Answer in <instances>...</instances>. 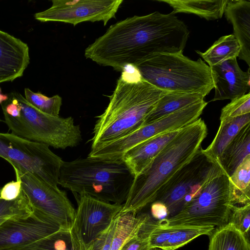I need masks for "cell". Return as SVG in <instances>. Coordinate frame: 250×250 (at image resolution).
I'll use <instances>...</instances> for the list:
<instances>
[{
    "instance_id": "cell-8",
    "label": "cell",
    "mask_w": 250,
    "mask_h": 250,
    "mask_svg": "<svg viewBox=\"0 0 250 250\" xmlns=\"http://www.w3.org/2000/svg\"><path fill=\"white\" fill-rule=\"evenodd\" d=\"M0 157L12 166L29 172L55 188H58L63 162L49 146L12 133L0 132Z\"/></svg>"
},
{
    "instance_id": "cell-22",
    "label": "cell",
    "mask_w": 250,
    "mask_h": 250,
    "mask_svg": "<svg viewBox=\"0 0 250 250\" xmlns=\"http://www.w3.org/2000/svg\"><path fill=\"white\" fill-rule=\"evenodd\" d=\"M204 97L197 93L167 92L160 98L147 115L144 125L202 101Z\"/></svg>"
},
{
    "instance_id": "cell-26",
    "label": "cell",
    "mask_w": 250,
    "mask_h": 250,
    "mask_svg": "<svg viewBox=\"0 0 250 250\" xmlns=\"http://www.w3.org/2000/svg\"><path fill=\"white\" fill-rule=\"evenodd\" d=\"M241 51L239 42L233 34L220 38L205 52L196 50L209 67L226 61L236 59Z\"/></svg>"
},
{
    "instance_id": "cell-24",
    "label": "cell",
    "mask_w": 250,
    "mask_h": 250,
    "mask_svg": "<svg viewBox=\"0 0 250 250\" xmlns=\"http://www.w3.org/2000/svg\"><path fill=\"white\" fill-rule=\"evenodd\" d=\"M208 250H250V240L233 224L227 223L209 235Z\"/></svg>"
},
{
    "instance_id": "cell-17",
    "label": "cell",
    "mask_w": 250,
    "mask_h": 250,
    "mask_svg": "<svg viewBox=\"0 0 250 250\" xmlns=\"http://www.w3.org/2000/svg\"><path fill=\"white\" fill-rule=\"evenodd\" d=\"M181 129L167 132L149 139L124 154L122 160L134 178L144 171L155 157L178 135Z\"/></svg>"
},
{
    "instance_id": "cell-4",
    "label": "cell",
    "mask_w": 250,
    "mask_h": 250,
    "mask_svg": "<svg viewBox=\"0 0 250 250\" xmlns=\"http://www.w3.org/2000/svg\"><path fill=\"white\" fill-rule=\"evenodd\" d=\"M134 176L122 161L87 157L63 161L59 185L73 194L84 193L100 200L123 204Z\"/></svg>"
},
{
    "instance_id": "cell-38",
    "label": "cell",
    "mask_w": 250,
    "mask_h": 250,
    "mask_svg": "<svg viewBox=\"0 0 250 250\" xmlns=\"http://www.w3.org/2000/svg\"><path fill=\"white\" fill-rule=\"evenodd\" d=\"M150 250H162L158 249V248H152Z\"/></svg>"
},
{
    "instance_id": "cell-39",
    "label": "cell",
    "mask_w": 250,
    "mask_h": 250,
    "mask_svg": "<svg viewBox=\"0 0 250 250\" xmlns=\"http://www.w3.org/2000/svg\"><path fill=\"white\" fill-rule=\"evenodd\" d=\"M3 121L0 118V122H2Z\"/></svg>"
},
{
    "instance_id": "cell-21",
    "label": "cell",
    "mask_w": 250,
    "mask_h": 250,
    "mask_svg": "<svg viewBox=\"0 0 250 250\" xmlns=\"http://www.w3.org/2000/svg\"><path fill=\"white\" fill-rule=\"evenodd\" d=\"M250 153V123L244 126L222 152L218 165L230 177Z\"/></svg>"
},
{
    "instance_id": "cell-23",
    "label": "cell",
    "mask_w": 250,
    "mask_h": 250,
    "mask_svg": "<svg viewBox=\"0 0 250 250\" xmlns=\"http://www.w3.org/2000/svg\"><path fill=\"white\" fill-rule=\"evenodd\" d=\"M146 213L120 212L116 218L111 250H119L128 240L138 235L148 219Z\"/></svg>"
},
{
    "instance_id": "cell-35",
    "label": "cell",
    "mask_w": 250,
    "mask_h": 250,
    "mask_svg": "<svg viewBox=\"0 0 250 250\" xmlns=\"http://www.w3.org/2000/svg\"><path fill=\"white\" fill-rule=\"evenodd\" d=\"M147 237L142 233L126 242L119 250H150Z\"/></svg>"
},
{
    "instance_id": "cell-10",
    "label": "cell",
    "mask_w": 250,
    "mask_h": 250,
    "mask_svg": "<svg viewBox=\"0 0 250 250\" xmlns=\"http://www.w3.org/2000/svg\"><path fill=\"white\" fill-rule=\"evenodd\" d=\"M208 103H196L150 123L116 140L98 146L96 157L108 161H121L124 154L139 144L156 136L180 130L199 118Z\"/></svg>"
},
{
    "instance_id": "cell-19",
    "label": "cell",
    "mask_w": 250,
    "mask_h": 250,
    "mask_svg": "<svg viewBox=\"0 0 250 250\" xmlns=\"http://www.w3.org/2000/svg\"><path fill=\"white\" fill-rule=\"evenodd\" d=\"M250 123V113L220 122L217 132L211 143L205 149L204 153L215 164L222 152L240 130Z\"/></svg>"
},
{
    "instance_id": "cell-37",
    "label": "cell",
    "mask_w": 250,
    "mask_h": 250,
    "mask_svg": "<svg viewBox=\"0 0 250 250\" xmlns=\"http://www.w3.org/2000/svg\"><path fill=\"white\" fill-rule=\"evenodd\" d=\"M8 98V95L3 94L1 93V88H0V104L7 100Z\"/></svg>"
},
{
    "instance_id": "cell-5",
    "label": "cell",
    "mask_w": 250,
    "mask_h": 250,
    "mask_svg": "<svg viewBox=\"0 0 250 250\" xmlns=\"http://www.w3.org/2000/svg\"><path fill=\"white\" fill-rule=\"evenodd\" d=\"M136 67L145 81L163 91L205 97L214 88L209 66L201 59L193 61L183 52L155 54Z\"/></svg>"
},
{
    "instance_id": "cell-25",
    "label": "cell",
    "mask_w": 250,
    "mask_h": 250,
    "mask_svg": "<svg viewBox=\"0 0 250 250\" xmlns=\"http://www.w3.org/2000/svg\"><path fill=\"white\" fill-rule=\"evenodd\" d=\"M231 204L242 206L250 203V154L229 177Z\"/></svg>"
},
{
    "instance_id": "cell-14",
    "label": "cell",
    "mask_w": 250,
    "mask_h": 250,
    "mask_svg": "<svg viewBox=\"0 0 250 250\" xmlns=\"http://www.w3.org/2000/svg\"><path fill=\"white\" fill-rule=\"evenodd\" d=\"M60 229L54 221L33 209L28 215L9 219L0 225V250L29 244Z\"/></svg>"
},
{
    "instance_id": "cell-28",
    "label": "cell",
    "mask_w": 250,
    "mask_h": 250,
    "mask_svg": "<svg viewBox=\"0 0 250 250\" xmlns=\"http://www.w3.org/2000/svg\"><path fill=\"white\" fill-rule=\"evenodd\" d=\"M170 236L162 250H176L202 235H210L214 227L172 226Z\"/></svg>"
},
{
    "instance_id": "cell-1",
    "label": "cell",
    "mask_w": 250,
    "mask_h": 250,
    "mask_svg": "<svg viewBox=\"0 0 250 250\" xmlns=\"http://www.w3.org/2000/svg\"><path fill=\"white\" fill-rule=\"evenodd\" d=\"M184 32L178 18L155 11L134 16L111 25L85 49L84 56L103 66L122 71L150 56L176 53L183 47Z\"/></svg>"
},
{
    "instance_id": "cell-36",
    "label": "cell",
    "mask_w": 250,
    "mask_h": 250,
    "mask_svg": "<svg viewBox=\"0 0 250 250\" xmlns=\"http://www.w3.org/2000/svg\"><path fill=\"white\" fill-rule=\"evenodd\" d=\"M150 211L152 216L157 221L168 217L167 208L160 202L155 201L151 204Z\"/></svg>"
},
{
    "instance_id": "cell-13",
    "label": "cell",
    "mask_w": 250,
    "mask_h": 250,
    "mask_svg": "<svg viewBox=\"0 0 250 250\" xmlns=\"http://www.w3.org/2000/svg\"><path fill=\"white\" fill-rule=\"evenodd\" d=\"M123 0H52V5L36 13L41 22L59 21L74 26L84 21H102L105 26L115 15Z\"/></svg>"
},
{
    "instance_id": "cell-7",
    "label": "cell",
    "mask_w": 250,
    "mask_h": 250,
    "mask_svg": "<svg viewBox=\"0 0 250 250\" xmlns=\"http://www.w3.org/2000/svg\"><path fill=\"white\" fill-rule=\"evenodd\" d=\"M229 176L222 171L174 215L156 221L165 227H221L228 223L232 206Z\"/></svg>"
},
{
    "instance_id": "cell-6",
    "label": "cell",
    "mask_w": 250,
    "mask_h": 250,
    "mask_svg": "<svg viewBox=\"0 0 250 250\" xmlns=\"http://www.w3.org/2000/svg\"><path fill=\"white\" fill-rule=\"evenodd\" d=\"M10 94L20 107L18 117L3 112L4 122L12 133L62 149L76 146L82 141L80 127L75 125L72 117L64 118L46 114L29 104L21 93L12 92Z\"/></svg>"
},
{
    "instance_id": "cell-20",
    "label": "cell",
    "mask_w": 250,
    "mask_h": 250,
    "mask_svg": "<svg viewBox=\"0 0 250 250\" xmlns=\"http://www.w3.org/2000/svg\"><path fill=\"white\" fill-rule=\"evenodd\" d=\"M166 2L172 8V14L187 13L196 15L207 20L222 18L228 0H156Z\"/></svg>"
},
{
    "instance_id": "cell-18",
    "label": "cell",
    "mask_w": 250,
    "mask_h": 250,
    "mask_svg": "<svg viewBox=\"0 0 250 250\" xmlns=\"http://www.w3.org/2000/svg\"><path fill=\"white\" fill-rule=\"evenodd\" d=\"M232 24L233 35L241 47L238 58L250 66V1L228 0L224 13Z\"/></svg>"
},
{
    "instance_id": "cell-30",
    "label": "cell",
    "mask_w": 250,
    "mask_h": 250,
    "mask_svg": "<svg viewBox=\"0 0 250 250\" xmlns=\"http://www.w3.org/2000/svg\"><path fill=\"white\" fill-rule=\"evenodd\" d=\"M33 211L29 200L22 190L19 196L13 200H5L0 198V225L9 219L27 215Z\"/></svg>"
},
{
    "instance_id": "cell-29",
    "label": "cell",
    "mask_w": 250,
    "mask_h": 250,
    "mask_svg": "<svg viewBox=\"0 0 250 250\" xmlns=\"http://www.w3.org/2000/svg\"><path fill=\"white\" fill-rule=\"evenodd\" d=\"M24 98L39 111L46 114L59 117L62 98L58 95L48 97L41 92H34L28 88L24 89Z\"/></svg>"
},
{
    "instance_id": "cell-27",
    "label": "cell",
    "mask_w": 250,
    "mask_h": 250,
    "mask_svg": "<svg viewBox=\"0 0 250 250\" xmlns=\"http://www.w3.org/2000/svg\"><path fill=\"white\" fill-rule=\"evenodd\" d=\"M4 250H75L70 230L58 231L29 244Z\"/></svg>"
},
{
    "instance_id": "cell-33",
    "label": "cell",
    "mask_w": 250,
    "mask_h": 250,
    "mask_svg": "<svg viewBox=\"0 0 250 250\" xmlns=\"http://www.w3.org/2000/svg\"><path fill=\"white\" fill-rule=\"evenodd\" d=\"M116 218L110 226L90 245L80 250H111Z\"/></svg>"
},
{
    "instance_id": "cell-16",
    "label": "cell",
    "mask_w": 250,
    "mask_h": 250,
    "mask_svg": "<svg viewBox=\"0 0 250 250\" xmlns=\"http://www.w3.org/2000/svg\"><path fill=\"white\" fill-rule=\"evenodd\" d=\"M29 62L28 45L0 30V83L21 77Z\"/></svg>"
},
{
    "instance_id": "cell-3",
    "label": "cell",
    "mask_w": 250,
    "mask_h": 250,
    "mask_svg": "<svg viewBox=\"0 0 250 250\" xmlns=\"http://www.w3.org/2000/svg\"><path fill=\"white\" fill-rule=\"evenodd\" d=\"M208 129L201 118L182 128L138 176L134 178L121 213H138L154 202L161 189L196 155Z\"/></svg>"
},
{
    "instance_id": "cell-15",
    "label": "cell",
    "mask_w": 250,
    "mask_h": 250,
    "mask_svg": "<svg viewBox=\"0 0 250 250\" xmlns=\"http://www.w3.org/2000/svg\"><path fill=\"white\" fill-rule=\"evenodd\" d=\"M215 93L211 101L233 100L246 94L250 88V73L240 68L236 59L209 67Z\"/></svg>"
},
{
    "instance_id": "cell-11",
    "label": "cell",
    "mask_w": 250,
    "mask_h": 250,
    "mask_svg": "<svg viewBox=\"0 0 250 250\" xmlns=\"http://www.w3.org/2000/svg\"><path fill=\"white\" fill-rule=\"evenodd\" d=\"M12 167L32 208L54 221L61 229L70 230L76 210L66 192L20 167Z\"/></svg>"
},
{
    "instance_id": "cell-2",
    "label": "cell",
    "mask_w": 250,
    "mask_h": 250,
    "mask_svg": "<svg viewBox=\"0 0 250 250\" xmlns=\"http://www.w3.org/2000/svg\"><path fill=\"white\" fill-rule=\"evenodd\" d=\"M167 92L145 81L136 66L125 67L109 96L107 107L96 117L91 148L116 140L143 126L147 115Z\"/></svg>"
},
{
    "instance_id": "cell-12",
    "label": "cell",
    "mask_w": 250,
    "mask_h": 250,
    "mask_svg": "<svg viewBox=\"0 0 250 250\" xmlns=\"http://www.w3.org/2000/svg\"><path fill=\"white\" fill-rule=\"evenodd\" d=\"M78 204L70 230L75 250L90 245L111 224L123 204L105 202L84 193L74 194Z\"/></svg>"
},
{
    "instance_id": "cell-32",
    "label": "cell",
    "mask_w": 250,
    "mask_h": 250,
    "mask_svg": "<svg viewBox=\"0 0 250 250\" xmlns=\"http://www.w3.org/2000/svg\"><path fill=\"white\" fill-rule=\"evenodd\" d=\"M250 113V93L231 100L221 110L220 122Z\"/></svg>"
},
{
    "instance_id": "cell-34",
    "label": "cell",
    "mask_w": 250,
    "mask_h": 250,
    "mask_svg": "<svg viewBox=\"0 0 250 250\" xmlns=\"http://www.w3.org/2000/svg\"><path fill=\"white\" fill-rule=\"evenodd\" d=\"M16 181H12L0 188V198L5 200H13L17 198L21 191V181L16 175Z\"/></svg>"
},
{
    "instance_id": "cell-31",
    "label": "cell",
    "mask_w": 250,
    "mask_h": 250,
    "mask_svg": "<svg viewBox=\"0 0 250 250\" xmlns=\"http://www.w3.org/2000/svg\"><path fill=\"white\" fill-rule=\"evenodd\" d=\"M228 223L233 224L250 240V203L242 206L232 205Z\"/></svg>"
},
{
    "instance_id": "cell-9",
    "label": "cell",
    "mask_w": 250,
    "mask_h": 250,
    "mask_svg": "<svg viewBox=\"0 0 250 250\" xmlns=\"http://www.w3.org/2000/svg\"><path fill=\"white\" fill-rule=\"evenodd\" d=\"M222 171L201 147L193 158L162 188L155 201L164 204L167 208L168 217L171 216L179 212L210 180Z\"/></svg>"
}]
</instances>
